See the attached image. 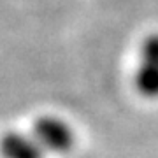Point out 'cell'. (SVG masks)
Wrapping results in <instances>:
<instances>
[{"mask_svg": "<svg viewBox=\"0 0 158 158\" xmlns=\"http://www.w3.org/2000/svg\"><path fill=\"white\" fill-rule=\"evenodd\" d=\"M135 88L146 98H158V34L148 35L141 46Z\"/></svg>", "mask_w": 158, "mask_h": 158, "instance_id": "cell-1", "label": "cell"}, {"mask_svg": "<svg viewBox=\"0 0 158 158\" xmlns=\"http://www.w3.org/2000/svg\"><path fill=\"white\" fill-rule=\"evenodd\" d=\"M32 135L39 146L49 153H67L74 146V132L65 121L53 116L39 118L34 123Z\"/></svg>", "mask_w": 158, "mask_h": 158, "instance_id": "cell-2", "label": "cell"}, {"mask_svg": "<svg viewBox=\"0 0 158 158\" xmlns=\"http://www.w3.org/2000/svg\"><path fill=\"white\" fill-rule=\"evenodd\" d=\"M0 155L2 158H44V149L34 135L9 132L0 141Z\"/></svg>", "mask_w": 158, "mask_h": 158, "instance_id": "cell-3", "label": "cell"}]
</instances>
